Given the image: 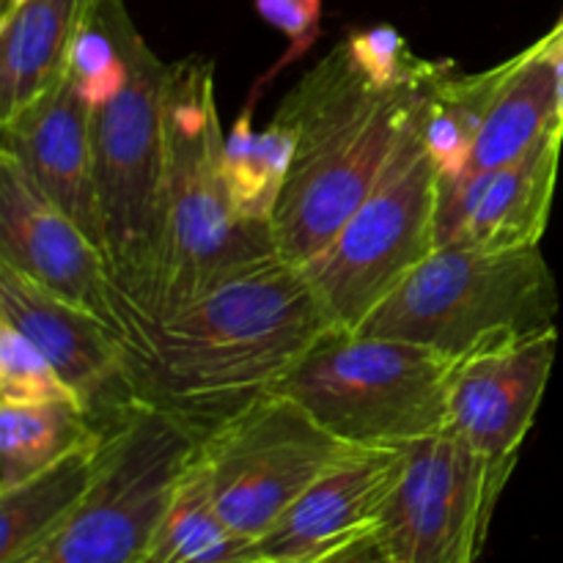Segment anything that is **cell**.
I'll return each instance as SVG.
<instances>
[{
  "label": "cell",
  "instance_id": "1",
  "mask_svg": "<svg viewBox=\"0 0 563 563\" xmlns=\"http://www.w3.org/2000/svg\"><path fill=\"white\" fill-rule=\"evenodd\" d=\"M330 328L333 319L302 267L275 253L179 311L126 328L132 396L187 418L203 434L269 394Z\"/></svg>",
  "mask_w": 563,
  "mask_h": 563
},
{
  "label": "cell",
  "instance_id": "2",
  "mask_svg": "<svg viewBox=\"0 0 563 563\" xmlns=\"http://www.w3.org/2000/svg\"><path fill=\"white\" fill-rule=\"evenodd\" d=\"M434 69L429 64L416 80L383 88L341 42L286 93L275 115L297 132V152L273 214L280 258L306 267L330 245L421 113Z\"/></svg>",
  "mask_w": 563,
  "mask_h": 563
},
{
  "label": "cell",
  "instance_id": "3",
  "mask_svg": "<svg viewBox=\"0 0 563 563\" xmlns=\"http://www.w3.org/2000/svg\"><path fill=\"white\" fill-rule=\"evenodd\" d=\"M163 126L165 196L159 273L152 311L132 324L157 322L220 280L278 253L273 229L242 218L231 198L223 170L225 135L220 130L212 60L185 58L168 66Z\"/></svg>",
  "mask_w": 563,
  "mask_h": 563
},
{
  "label": "cell",
  "instance_id": "4",
  "mask_svg": "<svg viewBox=\"0 0 563 563\" xmlns=\"http://www.w3.org/2000/svg\"><path fill=\"white\" fill-rule=\"evenodd\" d=\"M126 77L91 108L93 181L121 330L148 317L163 251L168 66L121 14Z\"/></svg>",
  "mask_w": 563,
  "mask_h": 563
},
{
  "label": "cell",
  "instance_id": "5",
  "mask_svg": "<svg viewBox=\"0 0 563 563\" xmlns=\"http://www.w3.org/2000/svg\"><path fill=\"white\" fill-rule=\"evenodd\" d=\"M559 286L539 247L482 251L440 245L355 330L410 341L460 361L493 346L550 333Z\"/></svg>",
  "mask_w": 563,
  "mask_h": 563
},
{
  "label": "cell",
  "instance_id": "6",
  "mask_svg": "<svg viewBox=\"0 0 563 563\" xmlns=\"http://www.w3.org/2000/svg\"><path fill=\"white\" fill-rule=\"evenodd\" d=\"M454 361L410 341L330 328L275 383L355 449H405L449 427Z\"/></svg>",
  "mask_w": 563,
  "mask_h": 563
},
{
  "label": "cell",
  "instance_id": "7",
  "mask_svg": "<svg viewBox=\"0 0 563 563\" xmlns=\"http://www.w3.org/2000/svg\"><path fill=\"white\" fill-rule=\"evenodd\" d=\"M102 465L69 520L20 563H143L201 445L187 418L132 399L102 421Z\"/></svg>",
  "mask_w": 563,
  "mask_h": 563
},
{
  "label": "cell",
  "instance_id": "8",
  "mask_svg": "<svg viewBox=\"0 0 563 563\" xmlns=\"http://www.w3.org/2000/svg\"><path fill=\"white\" fill-rule=\"evenodd\" d=\"M438 185L418 113L374 190L330 245L302 267L335 328H361L374 308L438 251Z\"/></svg>",
  "mask_w": 563,
  "mask_h": 563
},
{
  "label": "cell",
  "instance_id": "9",
  "mask_svg": "<svg viewBox=\"0 0 563 563\" xmlns=\"http://www.w3.org/2000/svg\"><path fill=\"white\" fill-rule=\"evenodd\" d=\"M352 449L355 445L330 434L297 401L273 390L201 434V460L214 506L251 542H258Z\"/></svg>",
  "mask_w": 563,
  "mask_h": 563
},
{
  "label": "cell",
  "instance_id": "10",
  "mask_svg": "<svg viewBox=\"0 0 563 563\" xmlns=\"http://www.w3.org/2000/svg\"><path fill=\"white\" fill-rule=\"evenodd\" d=\"M511 471L449 427L405 445V471L379 533L396 563H478Z\"/></svg>",
  "mask_w": 563,
  "mask_h": 563
},
{
  "label": "cell",
  "instance_id": "11",
  "mask_svg": "<svg viewBox=\"0 0 563 563\" xmlns=\"http://www.w3.org/2000/svg\"><path fill=\"white\" fill-rule=\"evenodd\" d=\"M0 319L14 324L99 423L132 401L126 341L91 308L44 289L0 262Z\"/></svg>",
  "mask_w": 563,
  "mask_h": 563
},
{
  "label": "cell",
  "instance_id": "12",
  "mask_svg": "<svg viewBox=\"0 0 563 563\" xmlns=\"http://www.w3.org/2000/svg\"><path fill=\"white\" fill-rule=\"evenodd\" d=\"M559 330L454 361L449 429L489 462L515 471L553 374Z\"/></svg>",
  "mask_w": 563,
  "mask_h": 563
},
{
  "label": "cell",
  "instance_id": "13",
  "mask_svg": "<svg viewBox=\"0 0 563 563\" xmlns=\"http://www.w3.org/2000/svg\"><path fill=\"white\" fill-rule=\"evenodd\" d=\"M0 262L44 289L91 308L121 330L119 300L104 253L66 218L25 170L0 152Z\"/></svg>",
  "mask_w": 563,
  "mask_h": 563
},
{
  "label": "cell",
  "instance_id": "14",
  "mask_svg": "<svg viewBox=\"0 0 563 563\" xmlns=\"http://www.w3.org/2000/svg\"><path fill=\"white\" fill-rule=\"evenodd\" d=\"M405 471V449H352L256 542L262 563H311L377 531Z\"/></svg>",
  "mask_w": 563,
  "mask_h": 563
},
{
  "label": "cell",
  "instance_id": "15",
  "mask_svg": "<svg viewBox=\"0 0 563 563\" xmlns=\"http://www.w3.org/2000/svg\"><path fill=\"white\" fill-rule=\"evenodd\" d=\"M0 152L16 159L27 179L75 220L104 253L102 214L93 181L91 104L69 75L22 113L0 124Z\"/></svg>",
  "mask_w": 563,
  "mask_h": 563
},
{
  "label": "cell",
  "instance_id": "16",
  "mask_svg": "<svg viewBox=\"0 0 563 563\" xmlns=\"http://www.w3.org/2000/svg\"><path fill=\"white\" fill-rule=\"evenodd\" d=\"M550 130H563L559 86L542 42H537L511 58L509 75L484 115L465 168L454 179H438V247L456 236L478 185L526 154Z\"/></svg>",
  "mask_w": 563,
  "mask_h": 563
},
{
  "label": "cell",
  "instance_id": "17",
  "mask_svg": "<svg viewBox=\"0 0 563 563\" xmlns=\"http://www.w3.org/2000/svg\"><path fill=\"white\" fill-rule=\"evenodd\" d=\"M561 146L563 130H550L526 154L489 174L473 192L465 220L451 242L493 253L539 247L553 209Z\"/></svg>",
  "mask_w": 563,
  "mask_h": 563
},
{
  "label": "cell",
  "instance_id": "18",
  "mask_svg": "<svg viewBox=\"0 0 563 563\" xmlns=\"http://www.w3.org/2000/svg\"><path fill=\"white\" fill-rule=\"evenodd\" d=\"M97 0H3L0 124L58 86Z\"/></svg>",
  "mask_w": 563,
  "mask_h": 563
},
{
  "label": "cell",
  "instance_id": "19",
  "mask_svg": "<svg viewBox=\"0 0 563 563\" xmlns=\"http://www.w3.org/2000/svg\"><path fill=\"white\" fill-rule=\"evenodd\" d=\"M102 438L47 467L38 476L0 489V563H20L36 553L80 506L102 465Z\"/></svg>",
  "mask_w": 563,
  "mask_h": 563
},
{
  "label": "cell",
  "instance_id": "20",
  "mask_svg": "<svg viewBox=\"0 0 563 563\" xmlns=\"http://www.w3.org/2000/svg\"><path fill=\"white\" fill-rule=\"evenodd\" d=\"M256 542L240 537L220 517L201 445L181 473L176 493L154 531L143 563H251Z\"/></svg>",
  "mask_w": 563,
  "mask_h": 563
},
{
  "label": "cell",
  "instance_id": "21",
  "mask_svg": "<svg viewBox=\"0 0 563 563\" xmlns=\"http://www.w3.org/2000/svg\"><path fill=\"white\" fill-rule=\"evenodd\" d=\"M102 438L80 401L0 405V489H11Z\"/></svg>",
  "mask_w": 563,
  "mask_h": 563
},
{
  "label": "cell",
  "instance_id": "22",
  "mask_svg": "<svg viewBox=\"0 0 563 563\" xmlns=\"http://www.w3.org/2000/svg\"><path fill=\"white\" fill-rule=\"evenodd\" d=\"M511 58L478 75H456L451 64H438L429 77L421 108V132L438 179L449 181L465 168L495 93L509 75Z\"/></svg>",
  "mask_w": 563,
  "mask_h": 563
},
{
  "label": "cell",
  "instance_id": "23",
  "mask_svg": "<svg viewBox=\"0 0 563 563\" xmlns=\"http://www.w3.org/2000/svg\"><path fill=\"white\" fill-rule=\"evenodd\" d=\"M297 152V132L280 115H273L267 130H253L251 110L236 119L223 146V170L236 212L251 223L273 229V214L284 196Z\"/></svg>",
  "mask_w": 563,
  "mask_h": 563
},
{
  "label": "cell",
  "instance_id": "24",
  "mask_svg": "<svg viewBox=\"0 0 563 563\" xmlns=\"http://www.w3.org/2000/svg\"><path fill=\"white\" fill-rule=\"evenodd\" d=\"M44 401L80 399L55 372L53 363L14 324L0 319V405H44Z\"/></svg>",
  "mask_w": 563,
  "mask_h": 563
},
{
  "label": "cell",
  "instance_id": "25",
  "mask_svg": "<svg viewBox=\"0 0 563 563\" xmlns=\"http://www.w3.org/2000/svg\"><path fill=\"white\" fill-rule=\"evenodd\" d=\"M346 47L355 55L361 69L383 88L405 86V82L421 77L429 66V60L416 58L407 49V42L401 38V33L390 25L352 33L346 38Z\"/></svg>",
  "mask_w": 563,
  "mask_h": 563
},
{
  "label": "cell",
  "instance_id": "26",
  "mask_svg": "<svg viewBox=\"0 0 563 563\" xmlns=\"http://www.w3.org/2000/svg\"><path fill=\"white\" fill-rule=\"evenodd\" d=\"M256 9L269 25L286 33L291 42V53H306L319 36V22H322V0H256Z\"/></svg>",
  "mask_w": 563,
  "mask_h": 563
},
{
  "label": "cell",
  "instance_id": "27",
  "mask_svg": "<svg viewBox=\"0 0 563 563\" xmlns=\"http://www.w3.org/2000/svg\"><path fill=\"white\" fill-rule=\"evenodd\" d=\"M311 563H396L394 555H390L388 544H385L383 533L372 531L366 537L355 539V542L344 544V548L333 550V553L322 555V559Z\"/></svg>",
  "mask_w": 563,
  "mask_h": 563
},
{
  "label": "cell",
  "instance_id": "28",
  "mask_svg": "<svg viewBox=\"0 0 563 563\" xmlns=\"http://www.w3.org/2000/svg\"><path fill=\"white\" fill-rule=\"evenodd\" d=\"M544 49V58L550 60L555 71V86H559V110L563 119V25H555L553 31L548 33L544 38H539Z\"/></svg>",
  "mask_w": 563,
  "mask_h": 563
},
{
  "label": "cell",
  "instance_id": "29",
  "mask_svg": "<svg viewBox=\"0 0 563 563\" xmlns=\"http://www.w3.org/2000/svg\"><path fill=\"white\" fill-rule=\"evenodd\" d=\"M555 25H563V11H561V16H559V22H555Z\"/></svg>",
  "mask_w": 563,
  "mask_h": 563
},
{
  "label": "cell",
  "instance_id": "30",
  "mask_svg": "<svg viewBox=\"0 0 563 563\" xmlns=\"http://www.w3.org/2000/svg\"><path fill=\"white\" fill-rule=\"evenodd\" d=\"M251 563H262V561H251Z\"/></svg>",
  "mask_w": 563,
  "mask_h": 563
}]
</instances>
